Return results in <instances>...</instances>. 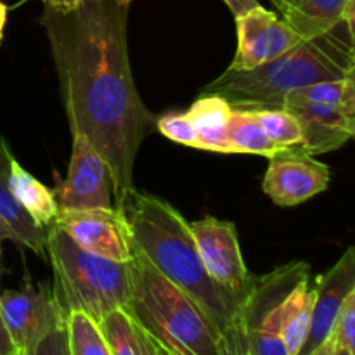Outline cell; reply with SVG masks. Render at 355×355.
I'll use <instances>...</instances> for the list:
<instances>
[{
    "label": "cell",
    "mask_w": 355,
    "mask_h": 355,
    "mask_svg": "<svg viewBox=\"0 0 355 355\" xmlns=\"http://www.w3.org/2000/svg\"><path fill=\"white\" fill-rule=\"evenodd\" d=\"M125 9L87 0L45 21L71 134L85 135L110 166L116 210L134 191L135 158L156 121L135 89Z\"/></svg>",
    "instance_id": "6da1fadb"
},
{
    "label": "cell",
    "mask_w": 355,
    "mask_h": 355,
    "mask_svg": "<svg viewBox=\"0 0 355 355\" xmlns=\"http://www.w3.org/2000/svg\"><path fill=\"white\" fill-rule=\"evenodd\" d=\"M121 211L134 250L205 312L220 333L229 355H246L243 302L208 276L189 222L165 200L135 189Z\"/></svg>",
    "instance_id": "7a4b0ae2"
},
{
    "label": "cell",
    "mask_w": 355,
    "mask_h": 355,
    "mask_svg": "<svg viewBox=\"0 0 355 355\" xmlns=\"http://www.w3.org/2000/svg\"><path fill=\"white\" fill-rule=\"evenodd\" d=\"M354 75V24L340 21L267 64L250 71L227 68L201 89V96L222 97L236 110H281L284 97L295 90Z\"/></svg>",
    "instance_id": "3957f363"
},
{
    "label": "cell",
    "mask_w": 355,
    "mask_h": 355,
    "mask_svg": "<svg viewBox=\"0 0 355 355\" xmlns=\"http://www.w3.org/2000/svg\"><path fill=\"white\" fill-rule=\"evenodd\" d=\"M128 269L130 298L121 311L156 345L170 355H229L220 333L205 312L137 250L128 260Z\"/></svg>",
    "instance_id": "277c9868"
},
{
    "label": "cell",
    "mask_w": 355,
    "mask_h": 355,
    "mask_svg": "<svg viewBox=\"0 0 355 355\" xmlns=\"http://www.w3.org/2000/svg\"><path fill=\"white\" fill-rule=\"evenodd\" d=\"M45 253L54 269L52 293L66 319L71 312H82L99 324L110 312L127 305L128 262H114L80 248L54 224L47 229Z\"/></svg>",
    "instance_id": "5b68a950"
},
{
    "label": "cell",
    "mask_w": 355,
    "mask_h": 355,
    "mask_svg": "<svg viewBox=\"0 0 355 355\" xmlns=\"http://www.w3.org/2000/svg\"><path fill=\"white\" fill-rule=\"evenodd\" d=\"M281 110L300 121L302 153L318 156L340 149L355 134V75L295 90Z\"/></svg>",
    "instance_id": "8992f818"
},
{
    "label": "cell",
    "mask_w": 355,
    "mask_h": 355,
    "mask_svg": "<svg viewBox=\"0 0 355 355\" xmlns=\"http://www.w3.org/2000/svg\"><path fill=\"white\" fill-rule=\"evenodd\" d=\"M311 276V266L291 262L266 276H255L243 304L246 355H288L283 340L284 304L297 283Z\"/></svg>",
    "instance_id": "52a82bcc"
},
{
    "label": "cell",
    "mask_w": 355,
    "mask_h": 355,
    "mask_svg": "<svg viewBox=\"0 0 355 355\" xmlns=\"http://www.w3.org/2000/svg\"><path fill=\"white\" fill-rule=\"evenodd\" d=\"M189 227L208 276L245 304L255 276L250 274L241 255L236 225L229 220L205 217L189 224Z\"/></svg>",
    "instance_id": "ba28073f"
},
{
    "label": "cell",
    "mask_w": 355,
    "mask_h": 355,
    "mask_svg": "<svg viewBox=\"0 0 355 355\" xmlns=\"http://www.w3.org/2000/svg\"><path fill=\"white\" fill-rule=\"evenodd\" d=\"M52 193L59 211L113 208V177L110 166L85 135L73 134L68 177Z\"/></svg>",
    "instance_id": "9c48e42d"
},
{
    "label": "cell",
    "mask_w": 355,
    "mask_h": 355,
    "mask_svg": "<svg viewBox=\"0 0 355 355\" xmlns=\"http://www.w3.org/2000/svg\"><path fill=\"white\" fill-rule=\"evenodd\" d=\"M0 311L10 338L21 355L66 324V315L49 288L35 290L26 284L23 290L2 291Z\"/></svg>",
    "instance_id": "30bf717a"
},
{
    "label": "cell",
    "mask_w": 355,
    "mask_h": 355,
    "mask_svg": "<svg viewBox=\"0 0 355 355\" xmlns=\"http://www.w3.org/2000/svg\"><path fill=\"white\" fill-rule=\"evenodd\" d=\"M54 225L66 232L80 248L114 262L132 259L130 234L125 215L116 208L58 211Z\"/></svg>",
    "instance_id": "8fae6325"
},
{
    "label": "cell",
    "mask_w": 355,
    "mask_h": 355,
    "mask_svg": "<svg viewBox=\"0 0 355 355\" xmlns=\"http://www.w3.org/2000/svg\"><path fill=\"white\" fill-rule=\"evenodd\" d=\"M263 191L277 207H295L318 196L331 180V172L314 156L290 148L269 158Z\"/></svg>",
    "instance_id": "7c38bea8"
},
{
    "label": "cell",
    "mask_w": 355,
    "mask_h": 355,
    "mask_svg": "<svg viewBox=\"0 0 355 355\" xmlns=\"http://www.w3.org/2000/svg\"><path fill=\"white\" fill-rule=\"evenodd\" d=\"M236 26L238 51L229 66L236 71H250L267 64L304 40L288 26L286 21L279 19L272 10L263 9L262 6L236 17Z\"/></svg>",
    "instance_id": "4fadbf2b"
},
{
    "label": "cell",
    "mask_w": 355,
    "mask_h": 355,
    "mask_svg": "<svg viewBox=\"0 0 355 355\" xmlns=\"http://www.w3.org/2000/svg\"><path fill=\"white\" fill-rule=\"evenodd\" d=\"M315 298L311 328L298 355H311L331 336L335 321L349 293L355 290V248L350 246L338 262L314 283Z\"/></svg>",
    "instance_id": "5bb4252c"
},
{
    "label": "cell",
    "mask_w": 355,
    "mask_h": 355,
    "mask_svg": "<svg viewBox=\"0 0 355 355\" xmlns=\"http://www.w3.org/2000/svg\"><path fill=\"white\" fill-rule=\"evenodd\" d=\"M7 142L0 137V239H10L16 245L30 248L38 257L45 259V238L47 229H40L30 215L23 210L9 187L10 162H12Z\"/></svg>",
    "instance_id": "9a60e30c"
},
{
    "label": "cell",
    "mask_w": 355,
    "mask_h": 355,
    "mask_svg": "<svg viewBox=\"0 0 355 355\" xmlns=\"http://www.w3.org/2000/svg\"><path fill=\"white\" fill-rule=\"evenodd\" d=\"M9 187L17 203L30 215L31 220L40 229H49L58 215L59 208L52 189L45 187L37 177L24 170L16 159L10 162Z\"/></svg>",
    "instance_id": "2e32d148"
},
{
    "label": "cell",
    "mask_w": 355,
    "mask_h": 355,
    "mask_svg": "<svg viewBox=\"0 0 355 355\" xmlns=\"http://www.w3.org/2000/svg\"><path fill=\"white\" fill-rule=\"evenodd\" d=\"M352 0H297L283 14L288 26L304 40L326 33L343 21L347 6Z\"/></svg>",
    "instance_id": "e0dca14e"
},
{
    "label": "cell",
    "mask_w": 355,
    "mask_h": 355,
    "mask_svg": "<svg viewBox=\"0 0 355 355\" xmlns=\"http://www.w3.org/2000/svg\"><path fill=\"white\" fill-rule=\"evenodd\" d=\"M187 118L193 121L200 149L211 153H229L225 142L231 106L227 101L217 96H201L189 111Z\"/></svg>",
    "instance_id": "ac0fdd59"
},
{
    "label": "cell",
    "mask_w": 355,
    "mask_h": 355,
    "mask_svg": "<svg viewBox=\"0 0 355 355\" xmlns=\"http://www.w3.org/2000/svg\"><path fill=\"white\" fill-rule=\"evenodd\" d=\"M314 298L315 290L311 286V276L298 281L297 286L288 295L283 318V340L288 355H298L305 345L311 328Z\"/></svg>",
    "instance_id": "d6986e66"
},
{
    "label": "cell",
    "mask_w": 355,
    "mask_h": 355,
    "mask_svg": "<svg viewBox=\"0 0 355 355\" xmlns=\"http://www.w3.org/2000/svg\"><path fill=\"white\" fill-rule=\"evenodd\" d=\"M225 142H227V151L231 155L241 153V155H259L272 158L277 153L284 151L267 137L253 111L236 110V107H231L227 130H225Z\"/></svg>",
    "instance_id": "ffe728a7"
},
{
    "label": "cell",
    "mask_w": 355,
    "mask_h": 355,
    "mask_svg": "<svg viewBox=\"0 0 355 355\" xmlns=\"http://www.w3.org/2000/svg\"><path fill=\"white\" fill-rule=\"evenodd\" d=\"M71 355H111L97 322L82 312H71L66 319Z\"/></svg>",
    "instance_id": "44dd1931"
},
{
    "label": "cell",
    "mask_w": 355,
    "mask_h": 355,
    "mask_svg": "<svg viewBox=\"0 0 355 355\" xmlns=\"http://www.w3.org/2000/svg\"><path fill=\"white\" fill-rule=\"evenodd\" d=\"M250 111V110H248ZM260 127L267 134V137L279 146L281 149L298 148L302 144L300 121L286 110H253Z\"/></svg>",
    "instance_id": "7402d4cb"
},
{
    "label": "cell",
    "mask_w": 355,
    "mask_h": 355,
    "mask_svg": "<svg viewBox=\"0 0 355 355\" xmlns=\"http://www.w3.org/2000/svg\"><path fill=\"white\" fill-rule=\"evenodd\" d=\"M97 326L110 347L111 355H141L134 322L127 312L121 309L110 312Z\"/></svg>",
    "instance_id": "603a6c76"
},
{
    "label": "cell",
    "mask_w": 355,
    "mask_h": 355,
    "mask_svg": "<svg viewBox=\"0 0 355 355\" xmlns=\"http://www.w3.org/2000/svg\"><path fill=\"white\" fill-rule=\"evenodd\" d=\"M155 125L158 128V132H162V135H165L170 141L189 146V148L194 149H200V142H198L194 125L187 118L186 113H170L165 114V116H159L156 118Z\"/></svg>",
    "instance_id": "cb8c5ba5"
},
{
    "label": "cell",
    "mask_w": 355,
    "mask_h": 355,
    "mask_svg": "<svg viewBox=\"0 0 355 355\" xmlns=\"http://www.w3.org/2000/svg\"><path fill=\"white\" fill-rule=\"evenodd\" d=\"M331 338L336 347L349 350L355 355V290L349 293L335 321Z\"/></svg>",
    "instance_id": "d4e9b609"
},
{
    "label": "cell",
    "mask_w": 355,
    "mask_h": 355,
    "mask_svg": "<svg viewBox=\"0 0 355 355\" xmlns=\"http://www.w3.org/2000/svg\"><path fill=\"white\" fill-rule=\"evenodd\" d=\"M23 355H71V349H69V335H68V326L55 329L51 335L45 336L42 342L31 350H28Z\"/></svg>",
    "instance_id": "484cf974"
},
{
    "label": "cell",
    "mask_w": 355,
    "mask_h": 355,
    "mask_svg": "<svg viewBox=\"0 0 355 355\" xmlns=\"http://www.w3.org/2000/svg\"><path fill=\"white\" fill-rule=\"evenodd\" d=\"M0 355H21L17 347L14 345L12 338L9 335L6 321H3L2 311H0Z\"/></svg>",
    "instance_id": "4316f807"
},
{
    "label": "cell",
    "mask_w": 355,
    "mask_h": 355,
    "mask_svg": "<svg viewBox=\"0 0 355 355\" xmlns=\"http://www.w3.org/2000/svg\"><path fill=\"white\" fill-rule=\"evenodd\" d=\"M49 9L58 14H69L82 7L87 0H45Z\"/></svg>",
    "instance_id": "83f0119b"
},
{
    "label": "cell",
    "mask_w": 355,
    "mask_h": 355,
    "mask_svg": "<svg viewBox=\"0 0 355 355\" xmlns=\"http://www.w3.org/2000/svg\"><path fill=\"white\" fill-rule=\"evenodd\" d=\"M224 2L229 7V10L234 14V17L245 16L246 12H250V10L257 9L260 6L259 0H224Z\"/></svg>",
    "instance_id": "f1b7e54d"
},
{
    "label": "cell",
    "mask_w": 355,
    "mask_h": 355,
    "mask_svg": "<svg viewBox=\"0 0 355 355\" xmlns=\"http://www.w3.org/2000/svg\"><path fill=\"white\" fill-rule=\"evenodd\" d=\"M134 329H135V336H137L141 355H158V350H156V345H155V342L151 340V336H149L144 329L139 328L135 322H134Z\"/></svg>",
    "instance_id": "f546056e"
},
{
    "label": "cell",
    "mask_w": 355,
    "mask_h": 355,
    "mask_svg": "<svg viewBox=\"0 0 355 355\" xmlns=\"http://www.w3.org/2000/svg\"><path fill=\"white\" fill-rule=\"evenodd\" d=\"M331 349H333V338H331V336H329V338L326 340V342L322 343V345L319 347V349H315L311 355H329V352H331Z\"/></svg>",
    "instance_id": "4dcf8cb0"
},
{
    "label": "cell",
    "mask_w": 355,
    "mask_h": 355,
    "mask_svg": "<svg viewBox=\"0 0 355 355\" xmlns=\"http://www.w3.org/2000/svg\"><path fill=\"white\" fill-rule=\"evenodd\" d=\"M274 3H276V7L277 9L281 10V12H286L288 9H291V7L295 6V3H297V0H272Z\"/></svg>",
    "instance_id": "1f68e13d"
},
{
    "label": "cell",
    "mask_w": 355,
    "mask_h": 355,
    "mask_svg": "<svg viewBox=\"0 0 355 355\" xmlns=\"http://www.w3.org/2000/svg\"><path fill=\"white\" fill-rule=\"evenodd\" d=\"M6 19H7V7L0 2V40H2V33H3V26H6Z\"/></svg>",
    "instance_id": "d6a6232c"
},
{
    "label": "cell",
    "mask_w": 355,
    "mask_h": 355,
    "mask_svg": "<svg viewBox=\"0 0 355 355\" xmlns=\"http://www.w3.org/2000/svg\"><path fill=\"white\" fill-rule=\"evenodd\" d=\"M329 355H354V354H350L349 350L342 349V347H336L335 342H333V349H331V352H329Z\"/></svg>",
    "instance_id": "836d02e7"
},
{
    "label": "cell",
    "mask_w": 355,
    "mask_h": 355,
    "mask_svg": "<svg viewBox=\"0 0 355 355\" xmlns=\"http://www.w3.org/2000/svg\"><path fill=\"white\" fill-rule=\"evenodd\" d=\"M155 345H156V343H155ZM156 350H158V355H170L168 352H165V350H163L162 347H158V345H156Z\"/></svg>",
    "instance_id": "e575fe53"
},
{
    "label": "cell",
    "mask_w": 355,
    "mask_h": 355,
    "mask_svg": "<svg viewBox=\"0 0 355 355\" xmlns=\"http://www.w3.org/2000/svg\"><path fill=\"white\" fill-rule=\"evenodd\" d=\"M2 243H3V239H0V259H2Z\"/></svg>",
    "instance_id": "d590c367"
},
{
    "label": "cell",
    "mask_w": 355,
    "mask_h": 355,
    "mask_svg": "<svg viewBox=\"0 0 355 355\" xmlns=\"http://www.w3.org/2000/svg\"><path fill=\"white\" fill-rule=\"evenodd\" d=\"M118 2H121V3H125V6H128V2H130V0H118Z\"/></svg>",
    "instance_id": "8d00e7d4"
}]
</instances>
